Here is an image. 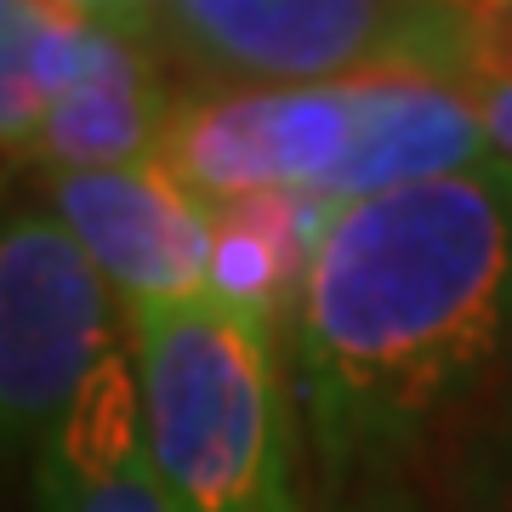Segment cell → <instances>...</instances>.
Masks as SVG:
<instances>
[{
  "label": "cell",
  "instance_id": "obj_1",
  "mask_svg": "<svg viewBox=\"0 0 512 512\" xmlns=\"http://www.w3.org/2000/svg\"><path fill=\"white\" fill-rule=\"evenodd\" d=\"M296 359L325 484L410 461L512 376V165L330 205Z\"/></svg>",
  "mask_w": 512,
  "mask_h": 512
},
{
  "label": "cell",
  "instance_id": "obj_2",
  "mask_svg": "<svg viewBox=\"0 0 512 512\" xmlns=\"http://www.w3.org/2000/svg\"><path fill=\"white\" fill-rule=\"evenodd\" d=\"M148 467L171 512H268L291 490L274 325L188 296L126 313Z\"/></svg>",
  "mask_w": 512,
  "mask_h": 512
},
{
  "label": "cell",
  "instance_id": "obj_3",
  "mask_svg": "<svg viewBox=\"0 0 512 512\" xmlns=\"http://www.w3.org/2000/svg\"><path fill=\"white\" fill-rule=\"evenodd\" d=\"M148 46L205 86H478L473 0H160Z\"/></svg>",
  "mask_w": 512,
  "mask_h": 512
},
{
  "label": "cell",
  "instance_id": "obj_4",
  "mask_svg": "<svg viewBox=\"0 0 512 512\" xmlns=\"http://www.w3.org/2000/svg\"><path fill=\"white\" fill-rule=\"evenodd\" d=\"M109 296L52 211L0 222V473L46 450L109 359Z\"/></svg>",
  "mask_w": 512,
  "mask_h": 512
},
{
  "label": "cell",
  "instance_id": "obj_5",
  "mask_svg": "<svg viewBox=\"0 0 512 512\" xmlns=\"http://www.w3.org/2000/svg\"><path fill=\"white\" fill-rule=\"evenodd\" d=\"M365 80L348 86H194L171 97L154 160L211 211L262 194L319 200L348 165Z\"/></svg>",
  "mask_w": 512,
  "mask_h": 512
},
{
  "label": "cell",
  "instance_id": "obj_6",
  "mask_svg": "<svg viewBox=\"0 0 512 512\" xmlns=\"http://www.w3.org/2000/svg\"><path fill=\"white\" fill-rule=\"evenodd\" d=\"M52 217L74 234L97 279L126 313L205 296L217 217L194 200L160 160L114 165V171H63L46 183Z\"/></svg>",
  "mask_w": 512,
  "mask_h": 512
},
{
  "label": "cell",
  "instance_id": "obj_7",
  "mask_svg": "<svg viewBox=\"0 0 512 512\" xmlns=\"http://www.w3.org/2000/svg\"><path fill=\"white\" fill-rule=\"evenodd\" d=\"M35 512H171L148 467L131 353L109 348L69 421L35 456Z\"/></svg>",
  "mask_w": 512,
  "mask_h": 512
},
{
  "label": "cell",
  "instance_id": "obj_8",
  "mask_svg": "<svg viewBox=\"0 0 512 512\" xmlns=\"http://www.w3.org/2000/svg\"><path fill=\"white\" fill-rule=\"evenodd\" d=\"M473 97L439 80H365V120L348 165L325 188V205H353L387 188L439 183L490 165Z\"/></svg>",
  "mask_w": 512,
  "mask_h": 512
},
{
  "label": "cell",
  "instance_id": "obj_9",
  "mask_svg": "<svg viewBox=\"0 0 512 512\" xmlns=\"http://www.w3.org/2000/svg\"><path fill=\"white\" fill-rule=\"evenodd\" d=\"M171 97L160 80V63L143 40L103 35L97 57L69 92L57 97L40 120L35 143L23 148L52 177L63 171H114V165L154 160L171 114Z\"/></svg>",
  "mask_w": 512,
  "mask_h": 512
},
{
  "label": "cell",
  "instance_id": "obj_10",
  "mask_svg": "<svg viewBox=\"0 0 512 512\" xmlns=\"http://www.w3.org/2000/svg\"><path fill=\"white\" fill-rule=\"evenodd\" d=\"M211 217H217V245H211L205 291L274 325L279 302L291 291L302 296V274H308V256L330 222V205L262 194V200L222 205Z\"/></svg>",
  "mask_w": 512,
  "mask_h": 512
},
{
  "label": "cell",
  "instance_id": "obj_11",
  "mask_svg": "<svg viewBox=\"0 0 512 512\" xmlns=\"http://www.w3.org/2000/svg\"><path fill=\"white\" fill-rule=\"evenodd\" d=\"M410 478L439 512H512V376L444 421Z\"/></svg>",
  "mask_w": 512,
  "mask_h": 512
},
{
  "label": "cell",
  "instance_id": "obj_12",
  "mask_svg": "<svg viewBox=\"0 0 512 512\" xmlns=\"http://www.w3.org/2000/svg\"><path fill=\"white\" fill-rule=\"evenodd\" d=\"M325 512H439V507L421 495V484L404 467H387V473H359L330 484Z\"/></svg>",
  "mask_w": 512,
  "mask_h": 512
},
{
  "label": "cell",
  "instance_id": "obj_13",
  "mask_svg": "<svg viewBox=\"0 0 512 512\" xmlns=\"http://www.w3.org/2000/svg\"><path fill=\"white\" fill-rule=\"evenodd\" d=\"M57 18H74L86 29H109V35H126V40H154V12L160 0H35Z\"/></svg>",
  "mask_w": 512,
  "mask_h": 512
},
{
  "label": "cell",
  "instance_id": "obj_14",
  "mask_svg": "<svg viewBox=\"0 0 512 512\" xmlns=\"http://www.w3.org/2000/svg\"><path fill=\"white\" fill-rule=\"evenodd\" d=\"M478 80H512V0H473Z\"/></svg>",
  "mask_w": 512,
  "mask_h": 512
},
{
  "label": "cell",
  "instance_id": "obj_15",
  "mask_svg": "<svg viewBox=\"0 0 512 512\" xmlns=\"http://www.w3.org/2000/svg\"><path fill=\"white\" fill-rule=\"evenodd\" d=\"M467 97L478 109V126H484L495 165H512V80H478Z\"/></svg>",
  "mask_w": 512,
  "mask_h": 512
},
{
  "label": "cell",
  "instance_id": "obj_16",
  "mask_svg": "<svg viewBox=\"0 0 512 512\" xmlns=\"http://www.w3.org/2000/svg\"><path fill=\"white\" fill-rule=\"evenodd\" d=\"M268 512H302V507H296V484H291V490H285V495H279V501H274V507H268Z\"/></svg>",
  "mask_w": 512,
  "mask_h": 512
}]
</instances>
